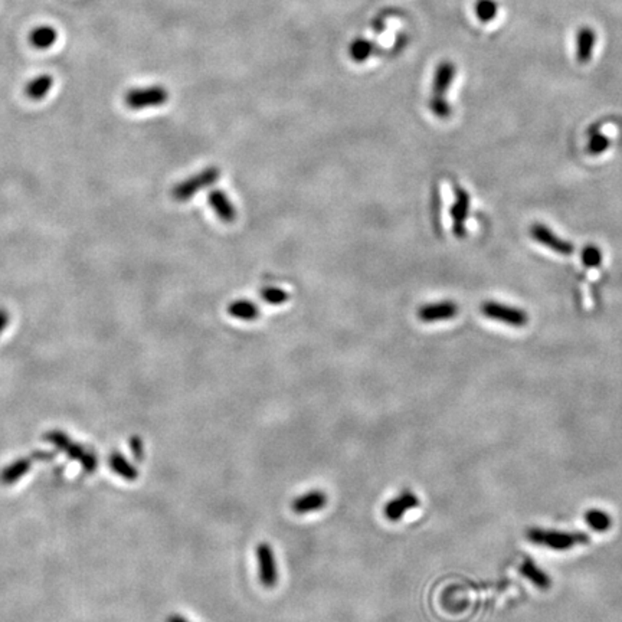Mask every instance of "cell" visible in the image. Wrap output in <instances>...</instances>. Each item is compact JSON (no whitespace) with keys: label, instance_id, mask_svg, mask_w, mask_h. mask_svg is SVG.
Instances as JSON below:
<instances>
[{"label":"cell","instance_id":"24","mask_svg":"<svg viewBox=\"0 0 622 622\" xmlns=\"http://www.w3.org/2000/svg\"><path fill=\"white\" fill-rule=\"evenodd\" d=\"M259 294L265 302H268L271 305H281L287 302L290 298L288 293H285L278 287H264Z\"/></svg>","mask_w":622,"mask_h":622},{"label":"cell","instance_id":"10","mask_svg":"<svg viewBox=\"0 0 622 622\" xmlns=\"http://www.w3.org/2000/svg\"><path fill=\"white\" fill-rule=\"evenodd\" d=\"M458 315V305L454 301H439L425 304L419 308L418 317L424 323H435L454 319Z\"/></svg>","mask_w":622,"mask_h":622},{"label":"cell","instance_id":"30","mask_svg":"<svg viewBox=\"0 0 622 622\" xmlns=\"http://www.w3.org/2000/svg\"><path fill=\"white\" fill-rule=\"evenodd\" d=\"M8 324H9V313L5 308H0V334L4 333Z\"/></svg>","mask_w":622,"mask_h":622},{"label":"cell","instance_id":"5","mask_svg":"<svg viewBox=\"0 0 622 622\" xmlns=\"http://www.w3.org/2000/svg\"><path fill=\"white\" fill-rule=\"evenodd\" d=\"M169 100V93L164 86L153 85L145 88H135L127 93L125 104L132 110H143L150 107H160Z\"/></svg>","mask_w":622,"mask_h":622},{"label":"cell","instance_id":"3","mask_svg":"<svg viewBox=\"0 0 622 622\" xmlns=\"http://www.w3.org/2000/svg\"><path fill=\"white\" fill-rule=\"evenodd\" d=\"M220 176V171L216 167H208L200 173L189 177V179L181 182L173 191L171 196L177 202H188L202 189L212 186Z\"/></svg>","mask_w":622,"mask_h":622},{"label":"cell","instance_id":"23","mask_svg":"<svg viewBox=\"0 0 622 622\" xmlns=\"http://www.w3.org/2000/svg\"><path fill=\"white\" fill-rule=\"evenodd\" d=\"M521 572H523V575L526 576V577H528V579L535 584V585H538V587H541V588H543V589H546L548 587H549V579H548V576L542 572V570H539L536 566H535V563L533 562H526V563H523V566H521Z\"/></svg>","mask_w":622,"mask_h":622},{"label":"cell","instance_id":"18","mask_svg":"<svg viewBox=\"0 0 622 622\" xmlns=\"http://www.w3.org/2000/svg\"><path fill=\"white\" fill-rule=\"evenodd\" d=\"M58 39V33L52 26H39L29 35L30 45L36 50H48Z\"/></svg>","mask_w":622,"mask_h":622},{"label":"cell","instance_id":"6","mask_svg":"<svg viewBox=\"0 0 622 622\" xmlns=\"http://www.w3.org/2000/svg\"><path fill=\"white\" fill-rule=\"evenodd\" d=\"M259 581L265 588H274L278 582V566L273 548L268 543H259L256 548Z\"/></svg>","mask_w":622,"mask_h":622},{"label":"cell","instance_id":"4","mask_svg":"<svg viewBox=\"0 0 622 622\" xmlns=\"http://www.w3.org/2000/svg\"><path fill=\"white\" fill-rule=\"evenodd\" d=\"M480 311L487 319L502 322L511 327H524L528 323V316L524 310L507 304H502L497 301L482 302Z\"/></svg>","mask_w":622,"mask_h":622},{"label":"cell","instance_id":"17","mask_svg":"<svg viewBox=\"0 0 622 622\" xmlns=\"http://www.w3.org/2000/svg\"><path fill=\"white\" fill-rule=\"evenodd\" d=\"M108 464H110V468L117 475H120L121 478H124L127 481H135L139 477V471L136 470V467L132 465L131 463H128L127 458L118 451L111 453V456L108 458Z\"/></svg>","mask_w":622,"mask_h":622},{"label":"cell","instance_id":"12","mask_svg":"<svg viewBox=\"0 0 622 622\" xmlns=\"http://www.w3.org/2000/svg\"><path fill=\"white\" fill-rule=\"evenodd\" d=\"M457 75V67L451 61H442L436 65L432 78V96H446Z\"/></svg>","mask_w":622,"mask_h":622},{"label":"cell","instance_id":"20","mask_svg":"<svg viewBox=\"0 0 622 622\" xmlns=\"http://www.w3.org/2000/svg\"><path fill=\"white\" fill-rule=\"evenodd\" d=\"M375 48H376V45H375L373 40H369L366 38H358L351 42V45L349 48V54L354 62L362 64L372 57V54L375 52Z\"/></svg>","mask_w":622,"mask_h":622},{"label":"cell","instance_id":"27","mask_svg":"<svg viewBox=\"0 0 622 622\" xmlns=\"http://www.w3.org/2000/svg\"><path fill=\"white\" fill-rule=\"evenodd\" d=\"M582 262L588 268H596L602 262V251L595 245H588L582 251Z\"/></svg>","mask_w":622,"mask_h":622},{"label":"cell","instance_id":"16","mask_svg":"<svg viewBox=\"0 0 622 622\" xmlns=\"http://www.w3.org/2000/svg\"><path fill=\"white\" fill-rule=\"evenodd\" d=\"M228 315L242 322H252L259 317V308L248 300H237L228 305Z\"/></svg>","mask_w":622,"mask_h":622},{"label":"cell","instance_id":"13","mask_svg":"<svg viewBox=\"0 0 622 622\" xmlns=\"http://www.w3.org/2000/svg\"><path fill=\"white\" fill-rule=\"evenodd\" d=\"M596 43V32L591 26H582L576 33V61L587 65L592 60Z\"/></svg>","mask_w":622,"mask_h":622},{"label":"cell","instance_id":"21","mask_svg":"<svg viewBox=\"0 0 622 622\" xmlns=\"http://www.w3.org/2000/svg\"><path fill=\"white\" fill-rule=\"evenodd\" d=\"M499 4L497 0H477L475 6H474V12L477 19L481 23H490L493 22L497 15H499Z\"/></svg>","mask_w":622,"mask_h":622},{"label":"cell","instance_id":"29","mask_svg":"<svg viewBox=\"0 0 622 622\" xmlns=\"http://www.w3.org/2000/svg\"><path fill=\"white\" fill-rule=\"evenodd\" d=\"M55 454L54 453H45V451H36L32 454V460L36 461H51L54 460Z\"/></svg>","mask_w":622,"mask_h":622},{"label":"cell","instance_id":"31","mask_svg":"<svg viewBox=\"0 0 622 622\" xmlns=\"http://www.w3.org/2000/svg\"><path fill=\"white\" fill-rule=\"evenodd\" d=\"M166 622H191V621H189L188 618L182 616V615L174 613V615H170V616L166 619Z\"/></svg>","mask_w":622,"mask_h":622},{"label":"cell","instance_id":"15","mask_svg":"<svg viewBox=\"0 0 622 622\" xmlns=\"http://www.w3.org/2000/svg\"><path fill=\"white\" fill-rule=\"evenodd\" d=\"M32 467V458H18L13 463L8 464L2 471H0V484L4 485H12L18 480H21L23 475L28 474V471Z\"/></svg>","mask_w":622,"mask_h":622},{"label":"cell","instance_id":"22","mask_svg":"<svg viewBox=\"0 0 622 622\" xmlns=\"http://www.w3.org/2000/svg\"><path fill=\"white\" fill-rule=\"evenodd\" d=\"M428 107L432 111V114L439 120H447L453 114V106L446 98V96H432L428 103Z\"/></svg>","mask_w":622,"mask_h":622},{"label":"cell","instance_id":"25","mask_svg":"<svg viewBox=\"0 0 622 622\" xmlns=\"http://www.w3.org/2000/svg\"><path fill=\"white\" fill-rule=\"evenodd\" d=\"M611 146V140L608 136L601 135V132H595V135L591 136L589 143L587 146V152L591 156H599L602 153H605Z\"/></svg>","mask_w":622,"mask_h":622},{"label":"cell","instance_id":"19","mask_svg":"<svg viewBox=\"0 0 622 622\" xmlns=\"http://www.w3.org/2000/svg\"><path fill=\"white\" fill-rule=\"evenodd\" d=\"M52 85H54V78L51 75H39L28 84L26 96L35 101L42 100L43 97L48 96Z\"/></svg>","mask_w":622,"mask_h":622},{"label":"cell","instance_id":"8","mask_svg":"<svg viewBox=\"0 0 622 622\" xmlns=\"http://www.w3.org/2000/svg\"><path fill=\"white\" fill-rule=\"evenodd\" d=\"M454 192H456V200L451 208L453 232L457 238H464L467 235L465 224L470 212V195L461 186H456Z\"/></svg>","mask_w":622,"mask_h":622},{"label":"cell","instance_id":"2","mask_svg":"<svg viewBox=\"0 0 622 622\" xmlns=\"http://www.w3.org/2000/svg\"><path fill=\"white\" fill-rule=\"evenodd\" d=\"M527 539L531 543L546 546L556 550L570 549L576 545H585L589 541V536L584 533H569V531H548L541 528H531L527 531Z\"/></svg>","mask_w":622,"mask_h":622},{"label":"cell","instance_id":"28","mask_svg":"<svg viewBox=\"0 0 622 622\" xmlns=\"http://www.w3.org/2000/svg\"><path fill=\"white\" fill-rule=\"evenodd\" d=\"M130 448H131L132 456H135V458L137 461L143 460V457H145V447H143V441H142L140 436H136V435L131 436V439H130Z\"/></svg>","mask_w":622,"mask_h":622},{"label":"cell","instance_id":"7","mask_svg":"<svg viewBox=\"0 0 622 622\" xmlns=\"http://www.w3.org/2000/svg\"><path fill=\"white\" fill-rule=\"evenodd\" d=\"M419 506L418 496L411 490H402L396 497L390 499L383 509V514L388 520L396 523L401 520L409 510Z\"/></svg>","mask_w":622,"mask_h":622},{"label":"cell","instance_id":"26","mask_svg":"<svg viewBox=\"0 0 622 622\" xmlns=\"http://www.w3.org/2000/svg\"><path fill=\"white\" fill-rule=\"evenodd\" d=\"M585 517H587V519H585L587 523H588L594 530H596V531H605V530H608L609 526H611V519H609L604 511H599V510H591V511L587 513Z\"/></svg>","mask_w":622,"mask_h":622},{"label":"cell","instance_id":"9","mask_svg":"<svg viewBox=\"0 0 622 622\" xmlns=\"http://www.w3.org/2000/svg\"><path fill=\"white\" fill-rule=\"evenodd\" d=\"M530 235L533 237V239L538 241L539 244H542L545 247H548L549 249L558 252L559 255H570L573 252V245L569 241L558 237L546 225H542V224L531 225Z\"/></svg>","mask_w":622,"mask_h":622},{"label":"cell","instance_id":"14","mask_svg":"<svg viewBox=\"0 0 622 622\" xmlns=\"http://www.w3.org/2000/svg\"><path fill=\"white\" fill-rule=\"evenodd\" d=\"M208 202L212 210L224 224H234L237 219V209L225 192L212 191L208 196Z\"/></svg>","mask_w":622,"mask_h":622},{"label":"cell","instance_id":"11","mask_svg":"<svg viewBox=\"0 0 622 622\" xmlns=\"http://www.w3.org/2000/svg\"><path fill=\"white\" fill-rule=\"evenodd\" d=\"M327 502H329V497H327L326 492L311 490V492H307V493L298 496L297 499H294L291 509L295 514L316 513V511L323 510L326 507Z\"/></svg>","mask_w":622,"mask_h":622},{"label":"cell","instance_id":"1","mask_svg":"<svg viewBox=\"0 0 622 622\" xmlns=\"http://www.w3.org/2000/svg\"><path fill=\"white\" fill-rule=\"evenodd\" d=\"M43 439L52 443V446L58 451L65 453L67 457H69L71 460H77L86 473H93L97 468L98 458H97L96 453L90 448H85L84 446H79V443L74 442L65 432L54 429V431H50L43 435Z\"/></svg>","mask_w":622,"mask_h":622}]
</instances>
